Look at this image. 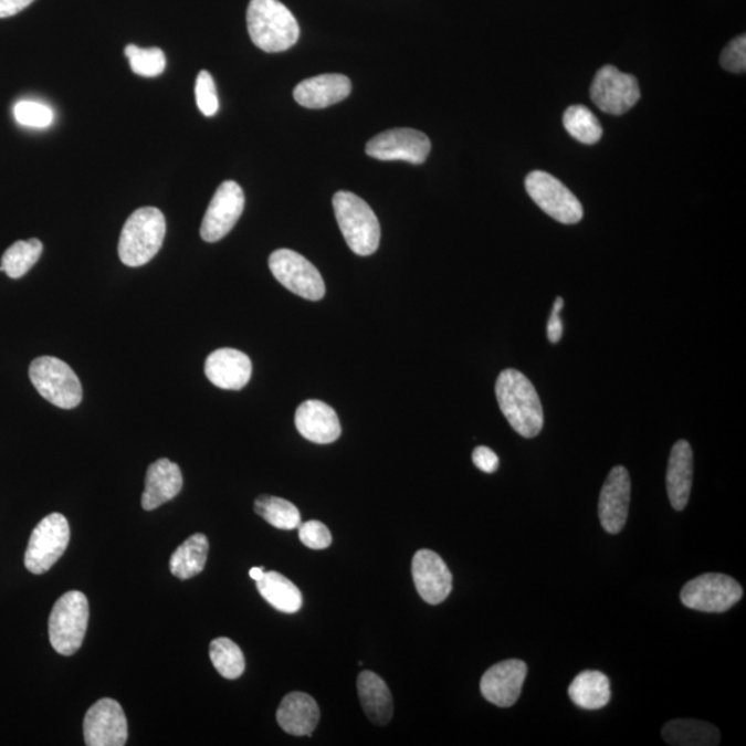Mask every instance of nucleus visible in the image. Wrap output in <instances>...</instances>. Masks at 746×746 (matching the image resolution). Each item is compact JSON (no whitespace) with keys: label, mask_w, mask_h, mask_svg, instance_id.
Here are the masks:
<instances>
[{"label":"nucleus","mask_w":746,"mask_h":746,"mask_svg":"<svg viewBox=\"0 0 746 746\" xmlns=\"http://www.w3.org/2000/svg\"><path fill=\"white\" fill-rule=\"evenodd\" d=\"M473 463L484 473H495L500 467V458L488 446H477L473 451Z\"/></svg>","instance_id":"4c0bfd02"},{"label":"nucleus","mask_w":746,"mask_h":746,"mask_svg":"<svg viewBox=\"0 0 746 746\" xmlns=\"http://www.w3.org/2000/svg\"><path fill=\"white\" fill-rule=\"evenodd\" d=\"M33 387L53 406L72 409L82 401V385L69 364L55 357H39L30 367Z\"/></svg>","instance_id":"423d86ee"},{"label":"nucleus","mask_w":746,"mask_h":746,"mask_svg":"<svg viewBox=\"0 0 746 746\" xmlns=\"http://www.w3.org/2000/svg\"><path fill=\"white\" fill-rule=\"evenodd\" d=\"M298 538L304 546L313 550L326 549L332 544L329 528L317 519L298 525Z\"/></svg>","instance_id":"c9c22d12"},{"label":"nucleus","mask_w":746,"mask_h":746,"mask_svg":"<svg viewBox=\"0 0 746 746\" xmlns=\"http://www.w3.org/2000/svg\"><path fill=\"white\" fill-rule=\"evenodd\" d=\"M431 149L429 137L414 129H391L370 138L365 151L379 160H403L412 165L423 164Z\"/></svg>","instance_id":"ddd939ff"},{"label":"nucleus","mask_w":746,"mask_h":746,"mask_svg":"<svg viewBox=\"0 0 746 746\" xmlns=\"http://www.w3.org/2000/svg\"><path fill=\"white\" fill-rule=\"evenodd\" d=\"M357 689L369 721L378 726H386L391 721L395 704L385 680L374 672L365 671L359 673Z\"/></svg>","instance_id":"b1692460"},{"label":"nucleus","mask_w":746,"mask_h":746,"mask_svg":"<svg viewBox=\"0 0 746 746\" xmlns=\"http://www.w3.org/2000/svg\"><path fill=\"white\" fill-rule=\"evenodd\" d=\"M525 188L530 199L550 218L563 224H577L582 220V204L556 177L546 171H530Z\"/></svg>","instance_id":"9d476101"},{"label":"nucleus","mask_w":746,"mask_h":746,"mask_svg":"<svg viewBox=\"0 0 746 746\" xmlns=\"http://www.w3.org/2000/svg\"><path fill=\"white\" fill-rule=\"evenodd\" d=\"M196 98L198 108L204 116L218 114V92H216L213 77L208 71L199 72L196 83Z\"/></svg>","instance_id":"f704fd0d"},{"label":"nucleus","mask_w":746,"mask_h":746,"mask_svg":"<svg viewBox=\"0 0 746 746\" xmlns=\"http://www.w3.org/2000/svg\"><path fill=\"white\" fill-rule=\"evenodd\" d=\"M563 125L575 140L584 144H595L602 135L600 122L584 105H571L563 116Z\"/></svg>","instance_id":"2f4dec72"},{"label":"nucleus","mask_w":746,"mask_h":746,"mask_svg":"<svg viewBox=\"0 0 746 746\" xmlns=\"http://www.w3.org/2000/svg\"><path fill=\"white\" fill-rule=\"evenodd\" d=\"M207 535L196 534L177 547L170 557V572L179 579H190L201 574L208 560Z\"/></svg>","instance_id":"cd10ccee"},{"label":"nucleus","mask_w":746,"mask_h":746,"mask_svg":"<svg viewBox=\"0 0 746 746\" xmlns=\"http://www.w3.org/2000/svg\"><path fill=\"white\" fill-rule=\"evenodd\" d=\"M496 400L503 414L525 439H534L544 429V408L530 380L516 369H506L495 386Z\"/></svg>","instance_id":"f257e3e1"},{"label":"nucleus","mask_w":746,"mask_h":746,"mask_svg":"<svg viewBox=\"0 0 746 746\" xmlns=\"http://www.w3.org/2000/svg\"><path fill=\"white\" fill-rule=\"evenodd\" d=\"M412 578L418 593L429 605H440L451 595L452 574L434 551H417L412 560Z\"/></svg>","instance_id":"dca6fc26"},{"label":"nucleus","mask_w":746,"mask_h":746,"mask_svg":"<svg viewBox=\"0 0 746 746\" xmlns=\"http://www.w3.org/2000/svg\"><path fill=\"white\" fill-rule=\"evenodd\" d=\"M590 97L591 102L605 113L622 115L639 102V82L616 66L606 65L597 72L591 83Z\"/></svg>","instance_id":"9b49d317"},{"label":"nucleus","mask_w":746,"mask_h":746,"mask_svg":"<svg viewBox=\"0 0 746 746\" xmlns=\"http://www.w3.org/2000/svg\"><path fill=\"white\" fill-rule=\"evenodd\" d=\"M166 220L159 209L146 207L135 210L122 229L118 253L122 263L140 267L162 248Z\"/></svg>","instance_id":"7ed1b4c3"},{"label":"nucleus","mask_w":746,"mask_h":746,"mask_svg":"<svg viewBox=\"0 0 746 746\" xmlns=\"http://www.w3.org/2000/svg\"><path fill=\"white\" fill-rule=\"evenodd\" d=\"M721 64L724 70L740 74L746 70V38L745 35L735 38L721 55Z\"/></svg>","instance_id":"e433bc0d"},{"label":"nucleus","mask_w":746,"mask_h":746,"mask_svg":"<svg viewBox=\"0 0 746 746\" xmlns=\"http://www.w3.org/2000/svg\"><path fill=\"white\" fill-rule=\"evenodd\" d=\"M564 307V298L557 297L555 304H553V312L550 315L549 323H547V337L551 343H557L561 339L564 326L560 318V312Z\"/></svg>","instance_id":"58836bf2"},{"label":"nucleus","mask_w":746,"mask_h":746,"mask_svg":"<svg viewBox=\"0 0 746 746\" xmlns=\"http://www.w3.org/2000/svg\"><path fill=\"white\" fill-rule=\"evenodd\" d=\"M662 737L674 746H715L721 743V733L711 723L679 718L665 724Z\"/></svg>","instance_id":"a878e982"},{"label":"nucleus","mask_w":746,"mask_h":746,"mask_svg":"<svg viewBox=\"0 0 746 746\" xmlns=\"http://www.w3.org/2000/svg\"><path fill=\"white\" fill-rule=\"evenodd\" d=\"M568 695L582 710H601L611 700L610 680L605 673L585 671L572 680Z\"/></svg>","instance_id":"393cba45"},{"label":"nucleus","mask_w":746,"mask_h":746,"mask_svg":"<svg viewBox=\"0 0 746 746\" xmlns=\"http://www.w3.org/2000/svg\"><path fill=\"white\" fill-rule=\"evenodd\" d=\"M276 721L285 733L304 737L313 734L319 722V707L312 695L291 693L282 700Z\"/></svg>","instance_id":"5701e85b"},{"label":"nucleus","mask_w":746,"mask_h":746,"mask_svg":"<svg viewBox=\"0 0 746 746\" xmlns=\"http://www.w3.org/2000/svg\"><path fill=\"white\" fill-rule=\"evenodd\" d=\"M14 118L21 126L43 129L53 124V109L46 104L22 99L14 105Z\"/></svg>","instance_id":"72a5a7b5"},{"label":"nucleus","mask_w":746,"mask_h":746,"mask_svg":"<svg viewBox=\"0 0 746 746\" xmlns=\"http://www.w3.org/2000/svg\"><path fill=\"white\" fill-rule=\"evenodd\" d=\"M125 55L129 59L130 69L136 75L154 77L165 71V53L158 48L141 49L136 44H129L125 49Z\"/></svg>","instance_id":"473e14b6"},{"label":"nucleus","mask_w":746,"mask_h":746,"mask_svg":"<svg viewBox=\"0 0 746 746\" xmlns=\"http://www.w3.org/2000/svg\"><path fill=\"white\" fill-rule=\"evenodd\" d=\"M87 746H124L127 743V721L119 702L103 698L87 711L83 721Z\"/></svg>","instance_id":"4468645a"},{"label":"nucleus","mask_w":746,"mask_h":746,"mask_svg":"<svg viewBox=\"0 0 746 746\" xmlns=\"http://www.w3.org/2000/svg\"><path fill=\"white\" fill-rule=\"evenodd\" d=\"M260 596L275 610L293 613L303 606L302 591L290 579L280 572H264L263 578L256 582Z\"/></svg>","instance_id":"bb28decb"},{"label":"nucleus","mask_w":746,"mask_h":746,"mask_svg":"<svg viewBox=\"0 0 746 746\" xmlns=\"http://www.w3.org/2000/svg\"><path fill=\"white\" fill-rule=\"evenodd\" d=\"M42 252V242L36 238L17 241L9 249H6L2 262H0V271L8 274L10 279H21L36 264Z\"/></svg>","instance_id":"c85d7f7f"},{"label":"nucleus","mask_w":746,"mask_h":746,"mask_svg":"<svg viewBox=\"0 0 746 746\" xmlns=\"http://www.w3.org/2000/svg\"><path fill=\"white\" fill-rule=\"evenodd\" d=\"M245 207V193L238 182L227 180L216 190L203 216L201 237L207 242H218L234 229Z\"/></svg>","instance_id":"f8f14e48"},{"label":"nucleus","mask_w":746,"mask_h":746,"mask_svg":"<svg viewBox=\"0 0 746 746\" xmlns=\"http://www.w3.org/2000/svg\"><path fill=\"white\" fill-rule=\"evenodd\" d=\"M182 488V474L176 463L169 459L149 464L146 475V486L141 496L144 511L151 512L174 500Z\"/></svg>","instance_id":"412c9836"},{"label":"nucleus","mask_w":746,"mask_h":746,"mask_svg":"<svg viewBox=\"0 0 746 746\" xmlns=\"http://www.w3.org/2000/svg\"><path fill=\"white\" fill-rule=\"evenodd\" d=\"M527 665L519 660H507L491 666L481 679V694L491 704L508 707L516 704L522 694Z\"/></svg>","instance_id":"f3484780"},{"label":"nucleus","mask_w":746,"mask_h":746,"mask_svg":"<svg viewBox=\"0 0 746 746\" xmlns=\"http://www.w3.org/2000/svg\"><path fill=\"white\" fill-rule=\"evenodd\" d=\"M332 203L348 248L359 256H369L378 251L380 224L369 204L348 191L336 192Z\"/></svg>","instance_id":"20e7f679"},{"label":"nucleus","mask_w":746,"mask_h":746,"mask_svg":"<svg viewBox=\"0 0 746 746\" xmlns=\"http://www.w3.org/2000/svg\"><path fill=\"white\" fill-rule=\"evenodd\" d=\"M743 595L740 585L728 575L704 574L684 585L680 599L690 610L726 612Z\"/></svg>","instance_id":"6e6552de"},{"label":"nucleus","mask_w":746,"mask_h":746,"mask_svg":"<svg viewBox=\"0 0 746 746\" xmlns=\"http://www.w3.org/2000/svg\"><path fill=\"white\" fill-rule=\"evenodd\" d=\"M69 519L61 513H52L32 530L25 551L28 571L41 575L48 572L63 557L70 544Z\"/></svg>","instance_id":"0eeeda50"},{"label":"nucleus","mask_w":746,"mask_h":746,"mask_svg":"<svg viewBox=\"0 0 746 746\" xmlns=\"http://www.w3.org/2000/svg\"><path fill=\"white\" fill-rule=\"evenodd\" d=\"M88 623V601L82 591L61 596L49 617V639L61 655H74L81 649Z\"/></svg>","instance_id":"39448f33"},{"label":"nucleus","mask_w":746,"mask_h":746,"mask_svg":"<svg viewBox=\"0 0 746 746\" xmlns=\"http://www.w3.org/2000/svg\"><path fill=\"white\" fill-rule=\"evenodd\" d=\"M271 273L287 291L307 301H321L325 282L313 263L291 249H279L269 259Z\"/></svg>","instance_id":"1a4fd4ad"},{"label":"nucleus","mask_w":746,"mask_h":746,"mask_svg":"<svg viewBox=\"0 0 746 746\" xmlns=\"http://www.w3.org/2000/svg\"><path fill=\"white\" fill-rule=\"evenodd\" d=\"M630 492V475L623 466H616L602 485L599 500V517L608 534H619L627 524Z\"/></svg>","instance_id":"2eb2a0df"},{"label":"nucleus","mask_w":746,"mask_h":746,"mask_svg":"<svg viewBox=\"0 0 746 746\" xmlns=\"http://www.w3.org/2000/svg\"><path fill=\"white\" fill-rule=\"evenodd\" d=\"M246 22L252 42L265 53L285 52L301 35L295 15L280 0H251Z\"/></svg>","instance_id":"f03ea898"},{"label":"nucleus","mask_w":746,"mask_h":746,"mask_svg":"<svg viewBox=\"0 0 746 746\" xmlns=\"http://www.w3.org/2000/svg\"><path fill=\"white\" fill-rule=\"evenodd\" d=\"M204 375L220 389L241 390L252 378V361L235 348H219L207 358Z\"/></svg>","instance_id":"a211bd4d"},{"label":"nucleus","mask_w":746,"mask_h":746,"mask_svg":"<svg viewBox=\"0 0 746 746\" xmlns=\"http://www.w3.org/2000/svg\"><path fill=\"white\" fill-rule=\"evenodd\" d=\"M254 512L279 529L291 530L301 525L302 517L298 508L282 497L260 495L254 501Z\"/></svg>","instance_id":"c756f323"},{"label":"nucleus","mask_w":746,"mask_h":746,"mask_svg":"<svg viewBox=\"0 0 746 746\" xmlns=\"http://www.w3.org/2000/svg\"><path fill=\"white\" fill-rule=\"evenodd\" d=\"M33 0H0V19L19 14L20 11L28 8Z\"/></svg>","instance_id":"ea45409f"},{"label":"nucleus","mask_w":746,"mask_h":746,"mask_svg":"<svg viewBox=\"0 0 746 746\" xmlns=\"http://www.w3.org/2000/svg\"><path fill=\"white\" fill-rule=\"evenodd\" d=\"M295 424L304 439L315 444H330L339 439L342 428L334 408L319 400H307L296 409Z\"/></svg>","instance_id":"6ab92c4d"},{"label":"nucleus","mask_w":746,"mask_h":746,"mask_svg":"<svg viewBox=\"0 0 746 746\" xmlns=\"http://www.w3.org/2000/svg\"><path fill=\"white\" fill-rule=\"evenodd\" d=\"M351 81L346 75L324 74L298 83L293 97L309 109L329 107L350 96Z\"/></svg>","instance_id":"aec40b11"},{"label":"nucleus","mask_w":746,"mask_h":746,"mask_svg":"<svg viewBox=\"0 0 746 746\" xmlns=\"http://www.w3.org/2000/svg\"><path fill=\"white\" fill-rule=\"evenodd\" d=\"M264 568L262 567H254L249 571V577H251L253 580H258L263 578L264 575Z\"/></svg>","instance_id":"a19ab883"},{"label":"nucleus","mask_w":746,"mask_h":746,"mask_svg":"<svg viewBox=\"0 0 746 746\" xmlns=\"http://www.w3.org/2000/svg\"><path fill=\"white\" fill-rule=\"evenodd\" d=\"M209 656L221 676L234 680L245 671V656L234 641L227 638L214 639L209 647Z\"/></svg>","instance_id":"7c9ffc66"},{"label":"nucleus","mask_w":746,"mask_h":746,"mask_svg":"<svg viewBox=\"0 0 746 746\" xmlns=\"http://www.w3.org/2000/svg\"><path fill=\"white\" fill-rule=\"evenodd\" d=\"M693 475V450L689 441L680 440L672 448L666 472L668 495L674 511H683L689 505Z\"/></svg>","instance_id":"4be33fe9"}]
</instances>
